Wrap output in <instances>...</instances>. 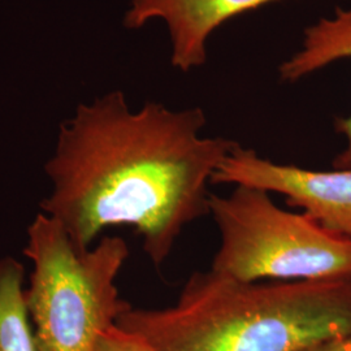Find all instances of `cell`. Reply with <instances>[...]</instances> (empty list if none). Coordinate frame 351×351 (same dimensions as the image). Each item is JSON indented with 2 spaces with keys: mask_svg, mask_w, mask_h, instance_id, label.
I'll return each instance as SVG.
<instances>
[{
  "mask_svg": "<svg viewBox=\"0 0 351 351\" xmlns=\"http://www.w3.org/2000/svg\"><path fill=\"white\" fill-rule=\"evenodd\" d=\"M24 255L33 263L25 297L39 351H95L132 307L116 285L129 256L121 237L106 236L80 250L63 226L39 213L27 228Z\"/></svg>",
  "mask_w": 351,
  "mask_h": 351,
  "instance_id": "3",
  "label": "cell"
},
{
  "mask_svg": "<svg viewBox=\"0 0 351 351\" xmlns=\"http://www.w3.org/2000/svg\"><path fill=\"white\" fill-rule=\"evenodd\" d=\"M281 0H132L124 26L139 30L162 21L171 39V64L188 73L204 65L213 33L239 14Z\"/></svg>",
  "mask_w": 351,
  "mask_h": 351,
  "instance_id": "6",
  "label": "cell"
},
{
  "mask_svg": "<svg viewBox=\"0 0 351 351\" xmlns=\"http://www.w3.org/2000/svg\"><path fill=\"white\" fill-rule=\"evenodd\" d=\"M213 185H243L284 195L290 207L351 239V168L311 171L275 163L239 143L219 165Z\"/></svg>",
  "mask_w": 351,
  "mask_h": 351,
  "instance_id": "5",
  "label": "cell"
},
{
  "mask_svg": "<svg viewBox=\"0 0 351 351\" xmlns=\"http://www.w3.org/2000/svg\"><path fill=\"white\" fill-rule=\"evenodd\" d=\"M269 194L243 185L226 195L211 193L220 234L211 269L247 282L351 277V239L281 208Z\"/></svg>",
  "mask_w": 351,
  "mask_h": 351,
  "instance_id": "4",
  "label": "cell"
},
{
  "mask_svg": "<svg viewBox=\"0 0 351 351\" xmlns=\"http://www.w3.org/2000/svg\"><path fill=\"white\" fill-rule=\"evenodd\" d=\"M24 277V264L12 256L0 259V351H39Z\"/></svg>",
  "mask_w": 351,
  "mask_h": 351,
  "instance_id": "8",
  "label": "cell"
},
{
  "mask_svg": "<svg viewBox=\"0 0 351 351\" xmlns=\"http://www.w3.org/2000/svg\"><path fill=\"white\" fill-rule=\"evenodd\" d=\"M116 326L158 351H301L351 332V277L239 281L189 277L173 306L130 307Z\"/></svg>",
  "mask_w": 351,
  "mask_h": 351,
  "instance_id": "2",
  "label": "cell"
},
{
  "mask_svg": "<svg viewBox=\"0 0 351 351\" xmlns=\"http://www.w3.org/2000/svg\"><path fill=\"white\" fill-rule=\"evenodd\" d=\"M342 59L351 60V5L337 7L332 16L304 29L301 47L278 66L280 80L293 84ZM335 129L345 139V146L332 164L336 169H348L351 168V113L336 119Z\"/></svg>",
  "mask_w": 351,
  "mask_h": 351,
  "instance_id": "7",
  "label": "cell"
},
{
  "mask_svg": "<svg viewBox=\"0 0 351 351\" xmlns=\"http://www.w3.org/2000/svg\"><path fill=\"white\" fill-rule=\"evenodd\" d=\"M206 124L201 107L147 101L133 111L121 91L80 104L45 167L52 190L40 213L80 250L110 226H132L160 267L184 229L210 213L213 175L239 145L204 136Z\"/></svg>",
  "mask_w": 351,
  "mask_h": 351,
  "instance_id": "1",
  "label": "cell"
},
{
  "mask_svg": "<svg viewBox=\"0 0 351 351\" xmlns=\"http://www.w3.org/2000/svg\"><path fill=\"white\" fill-rule=\"evenodd\" d=\"M95 351H158L147 341L119 326L108 328L97 343Z\"/></svg>",
  "mask_w": 351,
  "mask_h": 351,
  "instance_id": "9",
  "label": "cell"
},
{
  "mask_svg": "<svg viewBox=\"0 0 351 351\" xmlns=\"http://www.w3.org/2000/svg\"><path fill=\"white\" fill-rule=\"evenodd\" d=\"M301 351H351V332L336 339H326L315 343Z\"/></svg>",
  "mask_w": 351,
  "mask_h": 351,
  "instance_id": "10",
  "label": "cell"
}]
</instances>
